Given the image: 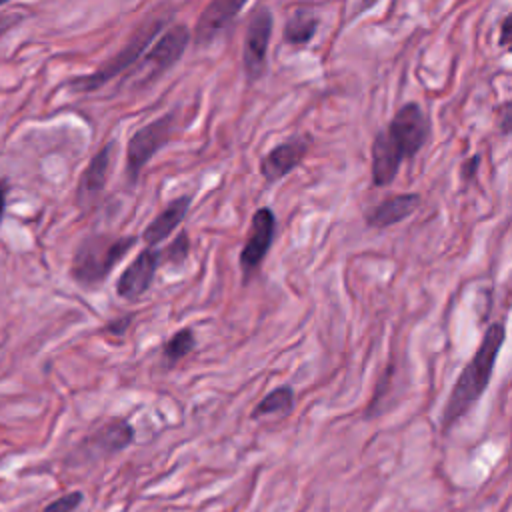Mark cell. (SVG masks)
Here are the masks:
<instances>
[{"instance_id":"obj_18","label":"cell","mask_w":512,"mask_h":512,"mask_svg":"<svg viewBox=\"0 0 512 512\" xmlns=\"http://www.w3.org/2000/svg\"><path fill=\"white\" fill-rule=\"evenodd\" d=\"M294 406V390L290 386H278L268 392L252 410V418L268 416V414H288Z\"/></svg>"},{"instance_id":"obj_23","label":"cell","mask_w":512,"mask_h":512,"mask_svg":"<svg viewBox=\"0 0 512 512\" xmlns=\"http://www.w3.org/2000/svg\"><path fill=\"white\" fill-rule=\"evenodd\" d=\"M510 36H512V14H506L500 22V46H508L510 44Z\"/></svg>"},{"instance_id":"obj_6","label":"cell","mask_w":512,"mask_h":512,"mask_svg":"<svg viewBox=\"0 0 512 512\" xmlns=\"http://www.w3.org/2000/svg\"><path fill=\"white\" fill-rule=\"evenodd\" d=\"M274 14L266 4H256L244 32L242 44V68L250 82H256L266 70L268 44L272 38Z\"/></svg>"},{"instance_id":"obj_15","label":"cell","mask_w":512,"mask_h":512,"mask_svg":"<svg viewBox=\"0 0 512 512\" xmlns=\"http://www.w3.org/2000/svg\"><path fill=\"white\" fill-rule=\"evenodd\" d=\"M370 172H372V182L374 186H388L394 182L398 170H400V156L396 154V150L392 148V144L388 142L384 130H380L374 140H372V148H370Z\"/></svg>"},{"instance_id":"obj_11","label":"cell","mask_w":512,"mask_h":512,"mask_svg":"<svg viewBox=\"0 0 512 512\" xmlns=\"http://www.w3.org/2000/svg\"><path fill=\"white\" fill-rule=\"evenodd\" d=\"M190 44V28L186 24H172L144 54V64L150 68V78L170 70L186 52Z\"/></svg>"},{"instance_id":"obj_19","label":"cell","mask_w":512,"mask_h":512,"mask_svg":"<svg viewBox=\"0 0 512 512\" xmlns=\"http://www.w3.org/2000/svg\"><path fill=\"white\" fill-rule=\"evenodd\" d=\"M196 346V334L192 328H180L170 336V340L162 346V356L168 366L178 364L182 358H186Z\"/></svg>"},{"instance_id":"obj_16","label":"cell","mask_w":512,"mask_h":512,"mask_svg":"<svg viewBox=\"0 0 512 512\" xmlns=\"http://www.w3.org/2000/svg\"><path fill=\"white\" fill-rule=\"evenodd\" d=\"M134 440V428L128 420H112L98 428L90 438H86V446L98 454H114L124 450Z\"/></svg>"},{"instance_id":"obj_8","label":"cell","mask_w":512,"mask_h":512,"mask_svg":"<svg viewBox=\"0 0 512 512\" xmlns=\"http://www.w3.org/2000/svg\"><path fill=\"white\" fill-rule=\"evenodd\" d=\"M310 144H312V138L308 134H294V136L282 140L280 144H276L262 156L260 176L268 184L282 180L284 176H288L292 170H296L304 162V158L310 150Z\"/></svg>"},{"instance_id":"obj_21","label":"cell","mask_w":512,"mask_h":512,"mask_svg":"<svg viewBox=\"0 0 512 512\" xmlns=\"http://www.w3.org/2000/svg\"><path fill=\"white\" fill-rule=\"evenodd\" d=\"M80 502H82V494L70 492V494H64V496L56 498L54 502H50L42 512H72L78 508Z\"/></svg>"},{"instance_id":"obj_9","label":"cell","mask_w":512,"mask_h":512,"mask_svg":"<svg viewBox=\"0 0 512 512\" xmlns=\"http://www.w3.org/2000/svg\"><path fill=\"white\" fill-rule=\"evenodd\" d=\"M242 8V0H212L200 12L194 30L190 32V40H194L198 48L212 44L232 26Z\"/></svg>"},{"instance_id":"obj_24","label":"cell","mask_w":512,"mask_h":512,"mask_svg":"<svg viewBox=\"0 0 512 512\" xmlns=\"http://www.w3.org/2000/svg\"><path fill=\"white\" fill-rule=\"evenodd\" d=\"M130 318L132 316H124V318H118V320H112L108 324V330H112L116 336H122L126 332V328L130 326Z\"/></svg>"},{"instance_id":"obj_7","label":"cell","mask_w":512,"mask_h":512,"mask_svg":"<svg viewBox=\"0 0 512 512\" xmlns=\"http://www.w3.org/2000/svg\"><path fill=\"white\" fill-rule=\"evenodd\" d=\"M274 234H276V214L270 206H262L252 214L250 220V228L246 234V242L240 250L238 256V264L240 270L244 274V278H250L260 264L264 262V258L268 256V250L274 242Z\"/></svg>"},{"instance_id":"obj_13","label":"cell","mask_w":512,"mask_h":512,"mask_svg":"<svg viewBox=\"0 0 512 512\" xmlns=\"http://www.w3.org/2000/svg\"><path fill=\"white\" fill-rule=\"evenodd\" d=\"M192 206V194H182L170 200L142 230L140 238L148 244V248H154L156 244L164 242L186 218L188 210Z\"/></svg>"},{"instance_id":"obj_25","label":"cell","mask_w":512,"mask_h":512,"mask_svg":"<svg viewBox=\"0 0 512 512\" xmlns=\"http://www.w3.org/2000/svg\"><path fill=\"white\" fill-rule=\"evenodd\" d=\"M510 116H512L510 104L506 102V104H504V110L500 112V132H502V134H508L510 128H512V126H510Z\"/></svg>"},{"instance_id":"obj_14","label":"cell","mask_w":512,"mask_h":512,"mask_svg":"<svg viewBox=\"0 0 512 512\" xmlns=\"http://www.w3.org/2000/svg\"><path fill=\"white\" fill-rule=\"evenodd\" d=\"M116 150V142H108L104 144L88 162V166L82 172V178L78 182V200L82 204L94 200L106 186L108 182V172L112 166V156Z\"/></svg>"},{"instance_id":"obj_12","label":"cell","mask_w":512,"mask_h":512,"mask_svg":"<svg viewBox=\"0 0 512 512\" xmlns=\"http://www.w3.org/2000/svg\"><path fill=\"white\" fill-rule=\"evenodd\" d=\"M420 206V194L404 192L384 198L382 202L364 210V222L370 228H390L416 212Z\"/></svg>"},{"instance_id":"obj_22","label":"cell","mask_w":512,"mask_h":512,"mask_svg":"<svg viewBox=\"0 0 512 512\" xmlns=\"http://www.w3.org/2000/svg\"><path fill=\"white\" fill-rule=\"evenodd\" d=\"M478 166H480V154H474L472 158L464 160V162H462V168H460L462 180H466V182H468V180H474Z\"/></svg>"},{"instance_id":"obj_20","label":"cell","mask_w":512,"mask_h":512,"mask_svg":"<svg viewBox=\"0 0 512 512\" xmlns=\"http://www.w3.org/2000/svg\"><path fill=\"white\" fill-rule=\"evenodd\" d=\"M188 254H190V240L186 232H180L176 240H172L164 250H160L162 264H172V266H180L182 262H186Z\"/></svg>"},{"instance_id":"obj_17","label":"cell","mask_w":512,"mask_h":512,"mask_svg":"<svg viewBox=\"0 0 512 512\" xmlns=\"http://www.w3.org/2000/svg\"><path fill=\"white\" fill-rule=\"evenodd\" d=\"M320 18L310 8H296L284 22L282 38L290 46H306L318 30Z\"/></svg>"},{"instance_id":"obj_26","label":"cell","mask_w":512,"mask_h":512,"mask_svg":"<svg viewBox=\"0 0 512 512\" xmlns=\"http://www.w3.org/2000/svg\"><path fill=\"white\" fill-rule=\"evenodd\" d=\"M6 192H8V186H6V180H0V218H2V212H4V202H6Z\"/></svg>"},{"instance_id":"obj_5","label":"cell","mask_w":512,"mask_h":512,"mask_svg":"<svg viewBox=\"0 0 512 512\" xmlns=\"http://www.w3.org/2000/svg\"><path fill=\"white\" fill-rule=\"evenodd\" d=\"M384 134L392 148L396 150V154L400 156V160L404 162L414 158L428 142L430 120L426 112L420 108V104L406 102L394 112Z\"/></svg>"},{"instance_id":"obj_1","label":"cell","mask_w":512,"mask_h":512,"mask_svg":"<svg viewBox=\"0 0 512 512\" xmlns=\"http://www.w3.org/2000/svg\"><path fill=\"white\" fill-rule=\"evenodd\" d=\"M504 340H506V324L502 320L492 322L486 328L474 356L460 370V374L448 394V400L442 410V420H440L444 432H448L462 416H466L468 410L486 392Z\"/></svg>"},{"instance_id":"obj_10","label":"cell","mask_w":512,"mask_h":512,"mask_svg":"<svg viewBox=\"0 0 512 512\" xmlns=\"http://www.w3.org/2000/svg\"><path fill=\"white\" fill-rule=\"evenodd\" d=\"M162 264L158 248H144L138 256L122 270L116 280V294L124 300H138L148 292L154 282L156 270Z\"/></svg>"},{"instance_id":"obj_2","label":"cell","mask_w":512,"mask_h":512,"mask_svg":"<svg viewBox=\"0 0 512 512\" xmlns=\"http://www.w3.org/2000/svg\"><path fill=\"white\" fill-rule=\"evenodd\" d=\"M138 244L136 236H112L92 234L84 238L70 264V276L86 288L102 284L116 264Z\"/></svg>"},{"instance_id":"obj_27","label":"cell","mask_w":512,"mask_h":512,"mask_svg":"<svg viewBox=\"0 0 512 512\" xmlns=\"http://www.w3.org/2000/svg\"><path fill=\"white\" fill-rule=\"evenodd\" d=\"M18 18H20V16H16V18H2V20H0V34H2L6 28H10Z\"/></svg>"},{"instance_id":"obj_4","label":"cell","mask_w":512,"mask_h":512,"mask_svg":"<svg viewBox=\"0 0 512 512\" xmlns=\"http://www.w3.org/2000/svg\"><path fill=\"white\" fill-rule=\"evenodd\" d=\"M176 110H170L152 122L140 126L128 140L126 160H124V176L128 184H136L144 166L152 160V156L166 146L176 130Z\"/></svg>"},{"instance_id":"obj_3","label":"cell","mask_w":512,"mask_h":512,"mask_svg":"<svg viewBox=\"0 0 512 512\" xmlns=\"http://www.w3.org/2000/svg\"><path fill=\"white\" fill-rule=\"evenodd\" d=\"M170 22V16L166 14H154L152 18L144 20L130 36V40L106 62H102V66L98 70H94L92 74L86 76H78L72 78L68 82V88L74 92H94L98 88H102L104 84H108L114 76H118L120 72L128 70L132 64H136L146 50L152 46L154 38L160 34V30Z\"/></svg>"}]
</instances>
